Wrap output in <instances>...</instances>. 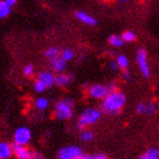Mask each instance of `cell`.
<instances>
[{"label":"cell","mask_w":159,"mask_h":159,"mask_svg":"<svg viewBox=\"0 0 159 159\" xmlns=\"http://www.w3.org/2000/svg\"><path fill=\"white\" fill-rule=\"evenodd\" d=\"M101 118V110L96 109V108H86L81 113L77 122V129L83 131L86 126L93 125L99 122Z\"/></svg>","instance_id":"obj_2"},{"label":"cell","mask_w":159,"mask_h":159,"mask_svg":"<svg viewBox=\"0 0 159 159\" xmlns=\"http://www.w3.org/2000/svg\"><path fill=\"white\" fill-rule=\"evenodd\" d=\"M30 159H43L42 155L35 150H31V155H30Z\"/></svg>","instance_id":"obj_26"},{"label":"cell","mask_w":159,"mask_h":159,"mask_svg":"<svg viewBox=\"0 0 159 159\" xmlns=\"http://www.w3.org/2000/svg\"><path fill=\"white\" fill-rule=\"evenodd\" d=\"M136 64L144 77H150V68L148 65V53L144 48H140L136 53Z\"/></svg>","instance_id":"obj_4"},{"label":"cell","mask_w":159,"mask_h":159,"mask_svg":"<svg viewBox=\"0 0 159 159\" xmlns=\"http://www.w3.org/2000/svg\"><path fill=\"white\" fill-rule=\"evenodd\" d=\"M109 67H110V70H113V72H116V70H119V66H118V64H117L116 60H114V61H110V63H109Z\"/></svg>","instance_id":"obj_28"},{"label":"cell","mask_w":159,"mask_h":159,"mask_svg":"<svg viewBox=\"0 0 159 159\" xmlns=\"http://www.w3.org/2000/svg\"><path fill=\"white\" fill-rule=\"evenodd\" d=\"M126 103L125 94L118 90L108 93L101 102V110L107 115H117L122 111Z\"/></svg>","instance_id":"obj_1"},{"label":"cell","mask_w":159,"mask_h":159,"mask_svg":"<svg viewBox=\"0 0 159 159\" xmlns=\"http://www.w3.org/2000/svg\"><path fill=\"white\" fill-rule=\"evenodd\" d=\"M147 156L149 157V159H159V149L156 148H150L146 151Z\"/></svg>","instance_id":"obj_24"},{"label":"cell","mask_w":159,"mask_h":159,"mask_svg":"<svg viewBox=\"0 0 159 159\" xmlns=\"http://www.w3.org/2000/svg\"><path fill=\"white\" fill-rule=\"evenodd\" d=\"M37 79L40 80V81H42L48 88H50V86H52L53 84H55V79H56V76H55L52 73L48 72V70H43V72H40V73L38 74Z\"/></svg>","instance_id":"obj_12"},{"label":"cell","mask_w":159,"mask_h":159,"mask_svg":"<svg viewBox=\"0 0 159 159\" xmlns=\"http://www.w3.org/2000/svg\"><path fill=\"white\" fill-rule=\"evenodd\" d=\"M10 5L8 2H6L5 0L0 1V17L1 18H5L9 15L10 13Z\"/></svg>","instance_id":"obj_18"},{"label":"cell","mask_w":159,"mask_h":159,"mask_svg":"<svg viewBox=\"0 0 159 159\" xmlns=\"http://www.w3.org/2000/svg\"><path fill=\"white\" fill-rule=\"evenodd\" d=\"M122 38L125 42H133V41H135L136 35L132 31H125V32L122 34Z\"/></svg>","instance_id":"obj_21"},{"label":"cell","mask_w":159,"mask_h":159,"mask_svg":"<svg viewBox=\"0 0 159 159\" xmlns=\"http://www.w3.org/2000/svg\"><path fill=\"white\" fill-rule=\"evenodd\" d=\"M13 148H14V156L16 157L17 159H30L31 150L27 149L26 146L14 143Z\"/></svg>","instance_id":"obj_9"},{"label":"cell","mask_w":159,"mask_h":159,"mask_svg":"<svg viewBox=\"0 0 159 159\" xmlns=\"http://www.w3.org/2000/svg\"><path fill=\"white\" fill-rule=\"evenodd\" d=\"M93 138H94V134H93L92 131L86 129L81 131V140H82L83 142H90V141L93 140Z\"/></svg>","instance_id":"obj_20"},{"label":"cell","mask_w":159,"mask_h":159,"mask_svg":"<svg viewBox=\"0 0 159 159\" xmlns=\"http://www.w3.org/2000/svg\"><path fill=\"white\" fill-rule=\"evenodd\" d=\"M5 1H6V2H8L10 5V6H14V5H15V3H16V1L17 0H5Z\"/></svg>","instance_id":"obj_31"},{"label":"cell","mask_w":159,"mask_h":159,"mask_svg":"<svg viewBox=\"0 0 159 159\" xmlns=\"http://www.w3.org/2000/svg\"><path fill=\"white\" fill-rule=\"evenodd\" d=\"M14 155L13 146L8 142L0 143V159H10Z\"/></svg>","instance_id":"obj_11"},{"label":"cell","mask_w":159,"mask_h":159,"mask_svg":"<svg viewBox=\"0 0 159 159\" xmlns=\"http://www.w3.org/2000/svg\"><path fill=\"white\" fill-rule=\"evenodd\" d=\"M50 67L53 72L56 73H63L65 68H66V60L63 59L61 56L57 57V58H53V59L50 60Z\"/></svg>","instance_id":"obj_10"},{"label":"cell","mask_w":159,"mask_h":159,"mask_svg":"<svg viewBox=\"0 0 159 159\" xmlns=\"http://www.w3.org/2000/svg\"><path fill=\"white\" fill-rule=\"evenodd\" d=\"M122 76L124 77V79H125V80H129V79H131V75H129V70H123V73H122Z\"/></svg>","instance_id":"obj_30"},{"label":"cell","mask_w":159,"mask_h":159,"mask_svg":"<svg viewBox=\"0 0 159 159\" xmlns=\"http://www.w3.org/2000/svg\"><path fill=\"white\" fill-rule=\"evenodd\" d=\"M116 61H117V64H118L119 68H120L122 70H127V67H129V59H127V57L126 56H124V55H119V56H117Z\"/></svg>","instance_id":"obj_19"},{"label":"cell","mask_w":159,"mask_h":159,"mask_svg":"<svg viewBox=\"0 0 159 159\" xmlns=\"http://www.w3.org/2000/svg\"><path fill=\"white\" fill-rule=\"evenodd\" d=\"M108 89H107V85H103V84H93V85L89 86L88 89V94H89L92 99L96 100H103L108 94Z\"/></svg>","instance_id":"obj_7"},{"label":"cell","mask_w":159,"mask_h":159,"mask_svg":"<svg viewBox=\"0 0 159 159\" xmlns=\"http://www.w3.org/2000/svg\"><path fill=\"white\" fill-rule=\"evenodd\" d=\"M60 55H61L60 50L58 49V48H56V47H51V48H49V49H47L46 51H44V56H46L47 58H49L50 60L53 59V58L59 57Z\"/></svg>","instance_id":"obj_15"},{"label":"cell","mask_w":159,"mask_h":159,"mask_svg":"<svg viewBox=\"0 0 159 159\" xmlns=\"http://www.w3.org/2000/svg\"><path fill=\"white\" fill-rule=\"evenodd\" d=\"M120 1H126V0H120Z\"/></svg>","instance_id":"obj_34"},{"label":"cell","mask_w":159,"mask_h":159,"mask_svg":"<svg viewBox=\"0 0 159 159\" xmlns=\"http://www.w3.org/2000/svg\"><path fill=\"white\" fill-rule=\"evenodd\" d=\"M83 155V151L80 147L76 146H67L63 147L58 150V159H77Z\"/></svg>","instance_id":"obj_5"},{"label":"cell","mask_w":159,"mask_h":159,"mask_svg":"<svg viewBox=\"0 0 159 159\" xmlns=\"http://www.w3.org/2000/svg\"><path fill=\"white\" fill-rule=\"evenodd\" d=\"M77 159H89V155H84V153H83L82 156H80Z\"/></svg>","instance_id":"obj_33"},{"label":"cell","mask_w":159,"mask_h":159,"mask_svg":"<svg viewBox=\"0 0 159 159\" xmlns=\"http://www.w3.org/2000/svg\"><path fill=\"white\" fill-rule=\"evenodd\" d=\"M61 58L63 59H65L66 61H70V60H72L74 58V56H75V53H74V51L72 49H65L61 51Z\"/></svg>","instance_id":"obj_22"},{"label":"cell","mask_w":159,"mask_h":159,"mask_svg":"<svg viewBox=\"0 0 159 159\" xmlns=\"http://www.w3.org/2000/svg\"><path fill=\"white\" fill-rule=\"evenodd\" d=\"M73 80V75L72 74H65V73H59L56 75L55 79V84L57 86H66L67 84H70Z\"/></svg>","instance_id":"obj_13"},{"label":"cell","mask_w":159,"mask_h":159,"mask_svg":"<svg viewBox=\"0 0 159 159\" xmlns=\"http://www.w3.org/2000/svg\"><path fill=\"white\" fill-rule=\"evenodd\" d=\"M89 159H107V156L103 153H92L89 155Z\"/></svg>","instance_id":"obj_27"},{"label":"cell","mask_w":159,"mask_h":159,"mask_svg":"<svg viewBox=\"0 0 159 159\" xmlns=\"http://www.w3.org/2000/svg\"><path fill=\"white\" fill-rule=\"evenodd\" d=\"M33 70H34V67L33 65H26V66L24 67V70H23V73L25 76H31L32 74H33Z\"/></svg>","instance_id":"obj_25"},{"label":"cell","mask_w":159,"mask_h":159,"mask_svg":"<svg viewBox=\"0 0 159 159\" xmlns=\"http://www.w3.org/2000/svg\"><path fill=\"white\" fill-rule=\"evenodd\" d=\"M107 89H108V92L111 93V92H114V91H116L117 86L115 83H108V84H107Z\"/></svg>","instance_id":"obj_29"},{"label":"cell","mask_w":159,"mask_h":159,"mask_svg":"<svg viewBox=\"0 0 159 159\" xmlns=\"http://www.w3.org/2000/svg\"><path fill=\"white\" fill-rule=\"evenodd\" d=\"M136 113L140 115L152 116L157 113V105L152 101L150 102H140L136 106Z\"/></svg>","instance_id":"obj_8"},{"label":"cell","mask_w":159,"mask_h":159,"mask_svg":"<svg viewBox=\"0 0 159 159\" xmlns=\"http://www.w3.org/2000/svg\"><path fill=\"white\" fill-rule=\"evenodd\" d=\"M46 89H48V86H47L42 81H40V80L37 79V81L34 82V90H35L37 92L41 93V92H44Z\"/></svg>","instance_id":"obj_23"},{"label":"cell","mask_w":159,"mask_h":159,"mask_svg":"<svg viewBox=\"0 0 159 159\" xmlns=\"http://www.w3.org/2000/svg\"><path fill=\"white\" fill-rule=\"evenodd\" d=\"M75 17H76L79 20H81L82 23L86 24V25H90V26H93V25L97 24L96 18H93L92 16L88 15V14L84 13V11H77V13L75 14Z\"/></svg>","instance_id":"obj_14"},{"label":"cell","mask_w":159,"mask_h":159,"mask_svg":"<svg viewBox=\"0 0 159 159\" xmlns=\"http://www.w3.org/2000/svg\"><path fill=\"white\" fill-rule=\"evenodd\" d=\"M108 42H109L110 46L113 47H116V48H119V47H122L123 44H124V40H123V38L118 37V35H115V34H113V35H110L109 38H108Z\"/></svg>","instance_id":"obj_16"},{"label":"cell","mask_w":159,"mask_h":159,"mask_svg":"<svg viewBox=\"0 0 159 159\" xmlns=\"http://www.w3.org/2000/svg\"><path fill=\"white\" fill-rule=\"evenodd\" d=\"M31 139H32V133H31L30 129H27L25 126L18 127L14 132V143L26 146L31 141Z\"/></svg>","instance_id":"obj_6"},{"label":"cell","mask_w":159,"mask_h":159,"mask_svg":"<svg viewBox=\"0 0 159 159\" xmlns=\"http://www.w3.org/2000/svg\"><path fill=\"white\" fill-rule=\"evenodd\" d=\"M34 105H35V108H37V109L46 110L47 108H48V106H49V100L47 99V98L40 97V98H38V99L35 100Z\"/></svg>","instance_id":"obj_17"},{"label":"cell","mask_w":159,"mask_h":159,"mask_svg":"<svg viewBox=\"0 0 159 159\" xmlns=\"http://www.w3.org/2000/svg\"><path fill=\"white\" fill-rule=\"evenodd\" d=\"M138 159H149V157L147 156V153L144 152V153H143V155H141V156H140Z\"/></svg>","instance_id":"obj_32"},{"label":"cell","mask_w":159,"mask_h":159,"mask_svg":"<svg viewBox=\"0 0 159 159\" xmlns=\"http://www.w3.org/2000/svg\"><path fill=\"white\" fill-rule=\"evenodd\" d=\"M74 114V101L70 98L59 100L55 106V117L59 120L72 118Z\"/></svg>","instance_id":"obj_3"}]
</instances>
